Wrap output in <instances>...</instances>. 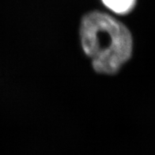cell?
Instances as JSON below:
<instances>
[{"label": "cell", "mask_w": 155, "mask_h": 155, "mask_svg": "<svg viewBox=\"0 0 155 155\" xmlns=\"http://www.w3.org/2000/svg\"><path fill=\"white\" fill-rule=\"evenodd\" d=\"M80 41L94 71L101 74L118 73L132 55L130 30L120 21L101 11L94 10L82 17Z\"/></svg>", "instance_id": "1"}, {"label": "cell", "mask_w": 155, "mask_h": 155, "mask_svg": "<svg viewBox=\"0 0 155 155\" xmlns=\"http://www.w3.org/2000/svg\"><path fill=\"white\" fill-rule=\"evenodd\" d=\"M111 11L120 15H128L136 6L137 0H101Z\"/></svg>", "instance_id": "2"}]
</instances>
